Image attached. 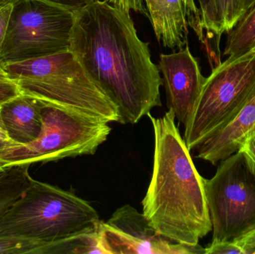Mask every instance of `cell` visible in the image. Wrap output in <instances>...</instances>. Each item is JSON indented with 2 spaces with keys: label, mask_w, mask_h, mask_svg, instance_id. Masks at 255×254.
<instances>
[{
  "label": "cell",
  "mask_w": 255,
  "mask_h": 254,
  "mask_svg": "<svg viewBox=\"0 0 255 254\" xmlns=\"http://www.w3.org/2000/svg\"><path fill=\"white\" fill-rule=\"evenodd\" d=\"M247 167L255 174V128L246 137L240 147Z\"/></svg>",
  "instance_id": "obj_20"
},
{
  "label": "cell",
  "mask_w": 255,
  "mask_h": 254,
  "mask_svg": "<svg viewBox=\"0 0 255 254\" xmlns=\"http://www.w3.org/2000/svg\"><path fill=\"white\" fill-rule=\"evenodd\" d=\"M223 55L234 58L250 52L255 45V4L227 33Z\"/></svg>",
  "instance_id": "obj_16"
},
{
  "label": "cell",
  "mask_w": 255,
  "mask_h": 254,
  "mask_svg": "<svg viewBox=\"0 0 255 254\" xmlns=\"http://www.w3.org/2000/svg\"><path fill=\"white\" fill-rule=\"evenodd\" d=\"M250 52H255V45L254 46H253V49H251V50L250 51Z\"/></svg>",
  "instance_id": "obj_29"
},
{
  "label": "cell",
  "mask_w": 255,
  "mask_h": 254,
  "mask_svg": "<svg viewBox=\"0 0 255 254\" xmlns=\"http://www.w3.org/2000/svg\"><path fill=\"white\" fill-rule=\"evenodd\" d=\"M255 91V52H247L219 64L206 78L193 110L184 126V140L195 150L224 126Z\"/></svg>",
  "instance_id": "obj_6"
},
{
  "label": "cell",
  "mask_w": 255,
  "mask_h": 254,
  "mask_svg": "<svg viewBox=\"0 0 255 254\" xmlns=\"http://www.w3.org/2000/svg\"><path fill=\"white\" fill-rule=\"evenodd\" d=\"M22 93L17 84L4 71H0V104Z\"/></svg>",
  "instance_id": "obj_19"
},
{
  "label": "cell",
  "mask_w": 255,
  "mask_h": 254,
  "mask_svg": "<svg viewBox=\"0 0 255 254\" xmlns=\"http://www.w3.org/2000/svg\"><path fill=\"white\" fill-rule=\"evenodd\" d=\"M154 137V162L142 213L163 237L195 246L212 231L205 178L175 125L172 110L160 117L148 113Z\"/></svg>",
  "instance_id": "obj_2"
},
{
  "label": "cell",
  "mask_w": 255,
  "mask_h": 254,
  "mask_svg": "<svg viewBox=\"0 0 255 254\" xmlns=\"http://www.w3.org/2000/svg\"><path fill=\"white\" fill-rule=\"evenodd\" d=\"M42 120L35 140L10 145L0 152L4 168L94 155L112 131L109 122L100 118L44 102Z\"/></svg>",
  "instance_id": "obj_5"
},
{
  "label": "cell",
  "mask_w": 255,
  "mask_h": 254,
  "mask_svg": "<svg viewBox=\"0 0 255 254\" xmlns=\"http://www.w3.org/2000/svg\"><path fill=\"white\" fill-rule=\"evenodd\" d=\"M43 1L60 6L67 10H71L73 13H76L98 0H43Z\"/></svg>",
  "instance_id": "obj_22"
},
{
  "label": "cell",
  "mask_w": 255,
  "mask_h": 254,
  "mask_svg": "<svg viewBox=\"0 0 255 254\" xmlns=\"http://www.w3.org/2000/svg\"><path fill=\"white\" fill-rule=\"evenodd\" d=\"M30 166L4 167L0 172V219L23 193L29 183Z\"/></svg>",
  "instance_id": "obj_15"
},
{
  "label": "cell",
  "mask_w": 255,
  "mask_h": 254,
  "mask_svg": "<svg viewBox=\"0 0 255 254\" xmlns=\"http://www.w3.org/2000/svg\"><path fill=\"white\" fill-rule=\"evenodd\" d=\"M102 245L107 254H205L200 245L181 244L160 235L129 204L118 208L99 227Z\"/></svg>",
  "instance_id": "obj_9"
},
{
  "label": "cell",
  "mask_w": 255,
  "mask_h": 254,
  "mask_svg": "<svg viewBox=\"0 0 255 254\" xmlns=\"http://www.w3.org/2000/svg\"><path fill=\"white\" fill-rule=\"evenodd\" d=\"M166 89L168 109L185 126L190 120L206 78L201 73L199 63L188 44L178 52L160 55L158 65Z\"/></svg>",
  "instance_id": "obj_11"
},
{
  "label": "cell",
  "mask_w": 255,
  "mask_h": 254,
  "mask_svg": "<svg viewBox=\"0 0 255 254\" xmlns=\"http://www.w3.org/2000/svg\"><path fill=\"white\" fill-rule=\"evenodd\" d=\"M255 128V91L233 118L196 147V158L217 165L239 150Z\"/></svg>",
  "instance_id": "obj_12"
},
{
  "label": "cell",
  "mask_w": 255,
  "mask_h": 254,
  "mask_svg": "<svg viewBox=\"0 0 255 254\" xmlns=\"http://www.w3.org/2000/svg\"><path fill=\"white\" fill-rule=\"evenodd\" d=\"M3 169L2 170H0V172H1V171H3Z\"/></svg>",
  "instance_id": "obj_31"
},
{
  "label": "cell",
  "mask_w": 255,
  "mask_h": 254,
  "mask_svg": "<svg viewBox=\"0 0 255 254\" xmlns=\"http://www.w3.org/2000/svg\"><path fill=\"white\" fill-rule=\"evenodd\" d=\"M241 0H213L212 19L208 34L219 39L228 33L241 17Z\"/></svg>",
  "instance_id": "obj_17"
},
{
  "label": "cell",
  "mask_w": 255,
  "mask_h": 254,
  "mask_svg": "<svg viewBox=\"0 0 255 254\" xmlns=\"http://www.w3.org/2000/svg\"><path fill=\"white\" fill-rule=\"evenodd\" d=\"M12 3L0 9V55H1L3 41H4V35H5L9 16H10V11H11ZM2 67H1V63H0V71H2Z\"/></svg>",
  "instance_id": "obj_23"
},
{
  "label": "cell",
  "mask_w": 255,
  "mask_h": 254,
  "mask_svg": "<svg viewBox=\"0 0 255 254\" xmlns=\"http://www.w3.org/2000/svg\"><path fill=\"white\" fill-rule=\"evenodd\" d=\"M234 242L245 249L247 254H253L255 250V228Z\"/></svg>",
  "instance_id": "obj_25"
},
{
  "label": "cell",
  "mask_w": 255,
  "mask_h": 254,
  "mask_svg": "<svg viewBox=\"0 0 255 254\" xmlns=\"http://www.w3.org/2000/svg\"><path fill=\"white\" fill-rule=\"evenodd\" d=\"M199 4L202 23L203 27L208 28L211 22L212 18V2L213 0H198Z\"/></svg>",
  "instance_id": "obj_24"
},
{
  "label": "cell",
  "mask_w": 255,
  "mask_h": 254,
  "mask_svg": "<svg viewBox=\"0 0 255 254\" xmlns=\"http://www.w3.org/2000/svg\"><path fill=\"white\" fill-rule=\"evenodd\" d=\"M107 254L99 229L39 246L34 254Z\"/></svg>",
  "instance_id": "obj_14"
},
{
  "label": "cell",
  "mask_w": 255,
  "mask_h": 254,
  "mask_svg": "<svg viewBox=\"0 0 255 254\" xmlns=\"http://www.w3.org/2000/svg\"><path fill=\"white\" fill-rule=\"evenodd\" d=\"M42 107L41 101L22 92L0 104V119L15 143L26 144L38 137L43 125Z\"/></svg>",
  "instance_id": "obj_13"
},
{
  "label": "cell",
  "mask_w": 255,
  "mask_h": 254,
  "mask_svg": "<svg viewBox=\"0 0 255 254\" xmlns=\"http://www.w3.org/2000/svg\"><path fill=\"white\" fill-rule=\"evenodd\" d=\"M15 142L11 140L0 119V152L10 145L15 144Z\"/></svg>",
  "instance_id": "obj_26"
},
{
  "label": "cell",
  "mask_w": 255,
  "mask_h": 254,
  "mask_svg": "<svg viewBox=\"0 0 255 254\" xmlns=\"http://www.w3.org/2000/svg\"><path fill=\"white\" fill-rule=\"evenodd\" d=\"M100 222L88 201L31 177L23 193L0 219V232L42 246L97 231Z\"/></svg>",
  "instance_id": "obj_3"
},
{
  "label": "cell",
  "mask_w": 255,
  "mask_h": 254,
  "mask_svg": "<svg viewBox=\"0 0 255 254\" xmlns=\"http://www.w3.org/2000/svg\"><path fill=\"white\" fill-rule=\"evenodd\" d=\"M212 223L211 243L234 242L255 228V174L240 151L221 161L205 179Z\"/></svg>",
  "instance_id": "obj_8"
},
{
  "label": "cell",
  "mask_w": 255,
  "mask_h": 254,
  "mask_svg": "<svg viewBox=\"0 0 255 254\" xmlns=\"http://www.w3.org/2000/svg\"><path fill=\"white\" fill-rule=\"evenodd\" d=\"M7 72L22 93L46 104L119 122L115 103L89 77L70 50L8 66Z\"/></svg>",
  "instance_id": "obj_4"
},
{
  "label": "cell",
  "mask_w": 255,
  "mask_h": 254,
  "mask_svg": "<svg viewBox=\"0 0 255 254\" xmlns=\"http://www.w3.org/2000/svg\"><path fill=\"white\" fill-rule=\"evenodd\" d=\"M205 249V254H247V251L235 242L211 243Z\"/></svg>",
  "instance_id": "obj_21"
},
{
  "label": "cell",
  "mask_w": 255,
  "mask_h": 254,
  "mask_svg": "<svg viewBox=\"0 0 255 254\" xmlns=\"http://www.w3.org/2000/svg\"><path fill=\"white\" fill-rule=\"evenodd\" d=\"M255 4V0H241V17Z\"/></svg>",
  "instance_id": "obj_27"
},
{
  "label": "cell",
  "mask_w": 255,
  "mask_h": 254,
  "mask_svg": "<svg viewBox=\"0 0 255 254\" xmlns=\"http://www.w3.org/2000/svg\"><path fill=\"white\" fill-rule=\"evenodd\" d=\"M3 169H4V167H2V165H1V163H0V170H2Z\"/></svg>",
  "instance_id": "obj_30"
},
{
  "label": "cell",
  "mask_w": 255,
  "mask_h": 254,
  "mask_svg": "<svg viewBox=\"0 0 255 254\" xmlns=\"http://www.w3.org/2000/svg\"><path fill=\"white\" fill-rule=\"evenodd\" d=\"M40 246L28 239L0 232V254H34Z\"/></svg>",
  "instance_id": "obj_18"
},
{
  "label": "cell",
  "mask_w": 255,
  "mask_h": 254,
  "mask_svg": "<svg viewBox=\"0 0 255 254\" xmlns=\"http://www.w3.org/2000/svg\"><path fill=\"white\" fill-rule=\"evenodd\" d=\"M70 50L115 103L120 123H137L161 105L158 67L128 13L104 0L76 12Z\"/></svg>",
  "instance_id": "obj_1"
},
{
  "label": "cell",
  "mask_w": 255,
  "mask_h": 254,
  "mask_svg": "<svg viewBox=\"0 0 255 254\" xmlns=\"http://www.w3.org/2000/svg\"><path fill=\"white\" fill-rule=\"evenodd\" d=\"M75 13L43 0L12 3L0 55L1 67L70 50Z\"/></svg>",
  "instance_id": "obj_7"
},
{
  "label": "cell",
  "mask_w": 255,
  "mask_h": 254,
  "mask_svg": "<svg viewBox=\"0 0 255 254\" xmlns=\"http://www.w3.org/2000/svg\"><path fill=\"white\" fill-rule=\"evenodd\" d=\"M130 14L148 18L159 43L168 49H182L188 44L189 27L204 42V29L194 0H104Z\"/></svg>",
  "instance_id": "obj_10"
},
{
  "label": "cell",
  "mask_w": 255,
  "mask_h": 254,
  "mask_svg": "<svg viewBox=\"0 0 255 254\" xmlns=\"http://www.w3.org/2000/svg\"><path fill=\"white\" fill-rule=\"evenodd\" d=\"M15 0H0V9L4 7V6L7 5V4H10V3L13 2Z\"/></svg>",
  "instance_id": "obj_28"
}]
</instances>
